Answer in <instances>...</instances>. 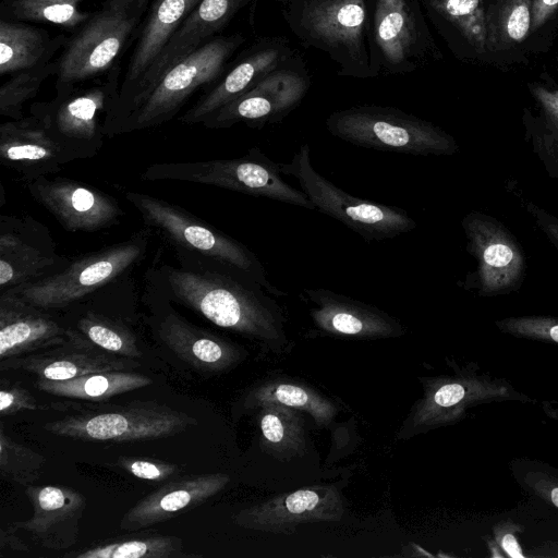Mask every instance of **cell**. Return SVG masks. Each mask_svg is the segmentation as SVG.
Here are the masks:
<instances>
[{
	"instance_id": "cell-1",
	"label": "cell",
	"mask_w": 558,
	"mask_h": 558,
	"mask_svg": "<svg viewBox=\"0 0 558 558\" xmlns=\"http://www.w3.org/2000/svg\"><path fill=\"white\" fill-rule=\"evenodd\" d=\"M171 250L172 259L156 255L145 287L218 327L266 340L281 335L279 307L253 276L218 259Z\"/></svg>"
},
{
	"instance_id": "cell-2",
	"label": "cell",
	"mask_w": 558,
	"mask_h": 558,
	"mask_svg": "<svg viewBox=\"0 0 558 558\" xmlns=\"http://www.w3.org/2000/svg\"><path fill=\"white\" fill-rule=\"evenodd\" d=\"M153 0H105L57 58L56 92L102 75L140 33Z\"/></svg>"
},
{
	"instance_id": "cell-3",
	"label": "cell",
	"mask_w": 558,
	"mask_h": 558,
	"mask_svg": "<svg viewBox=\"0 0 558 558\" xmlns=\"http://www.w3.org/2000/svg\"><path fill=\"white\" fill-rule=\"evenodd\" d=\"M150 238V231L143 229L124 241L71 258L56 274L7 291L44 310H66L100 288L131 275L146 257Z\"/></svg>"
},
{
	"instance_id": "cell-4",
	"label": "cell",
	"mask_w": 558,
	"mask_h": 558,
	"mask_svg": "<svg viewBox=\"0 0 558 558\" xmlns=\"http://www.w3.org/2000/svg\"><path fill=\"white\" fill-rule=\"evenodd\" d=\"M120 77L121 68L116 64L97 83L58 90L50 101L33 104L29 112L74 160L92 158L107 137L106 123L119 96Z\"/></svg>"
},
{
	"instance_id": "cell-5",
	"label": "cell",
	"mask_w": 558,
	"mask_h": 558,
	"mask_svg": "<svg viewBox=\"0 0 558 558\" xmlns=\"http://www.w3.org/2000/svg\"><path fill=\"white\" fill-rule=\"evenodd\" d=\"M125 199L169 246L233 265L253 276L268 293L286 294L268 280L264 265L247 246L181 206L134 191H128Z\"/></svg>"
},
{
	"instance_id": "cell-6",
	"label": "cell",
	"mask_w": 558,
	"mask_h": 558,
	"mask_svg": "<svg viewBox=\"0 0 558 558\" xmlns=\"http://www.w3.org/2000/svg\"><path fill=\"white\" fill-rule=\"evenodd\" d=\"M326 126L333 136L364 148L414 156H448L458 150L456 140L439 126L392 108L337 111Z\"/></svg>"
},
{
	"instance_id": "cell-7",
	"label": "cell",
	"mask_w": 558,
	"mask_h": 558,
	"mask_svg": "<svg viewBox=\"0 0 558 558\" xmlns=\"http://www.w3.org/2000/svg\"><path fill=\"white\" fill-rule=\"evenodd\" d=\"M142 179L213 185L315 209L302 190L284 181L279 163L272 161L257 146L252 147L245 156L234 159L154 163L144 170Z\"/></svg>"
},
{
	"instance_id": "cell-8",
	"label": "cell",
	"mask_w": 558,
	"mask_h": 558,
	"mask_svg": "<svg viewBox=\"0 0 558 558\" xmlns=\"http://www.w3.org/2000/svg\"><path fill=\"white\" fill-rule=\"evenodd\" d=\"M279 167L282 174L296 180L315 209L345 225L367 242L393 239L416 228L404 209L350 195L318 173L312 166L308 144L302 145L290 162H279Z\"/></svg>"
},
{
	"instance_id": "cell-9",
	"label": "cell",
	"mask_w": 558,
	"mask_h": 558,
	"mask_svg": "<svg viewBox=\"0 0 558 558\" xmlns=\"http://www.w3.org/2000/svg\"><path fill=\"white\" fill-rule=\"evenodd\" d=\"M243 38L216 37L172 66L112 136L159 126L175 117L189 98L220 75Z\"/></svg>"
},
{
	"instance_id": "cell-10",
	"label": "cell",
	"mask_w": 558,
	"mask_h": 558,
	"mask_svg": "<svg viewBox=\"0 0 558 558\" xmlns=\"http://www.w3.org/2000/svg\"><path fill=\"white\" fill-rule=\"evenodd\" d=\"M44 424L48 433L85 441H135L175 435L197 424L185 412L156 402H132Z\"/></svg>"
},
{
	"instance_id": "cell-11",
	"label": "cell",
	"mask_w": 558,
	"mask_h": 558,
	"mask_svg": "<svg viewBox=\"0 0 558 558\" xmlns=\"http://www.w3.org/2000/svg\"><path fill=\"white\" fill-rule=\"evenodd\" d=\"M248 1L202 0L172 34L129 100L111 118L106 129L107 137H112V132L119 123L140 105L172 66L214 39V35L220 32Z\"/></svg>"
},
{
	"instance_id": "cell-12",
	"label": "cell",
	"mask_w": 558,
	"mask_h": 558,
	"mask_svg": "<svg viewBox=\"0 0 558 558\" xmlns=\"http://www.w3.org/2000/svg\"><path fill=\"white\" fill-rule=\"evenodd\" d=\"M71 258L60 255L49 229L31 216H0V292L62 269Z\"/></svg>"
},
{
	"instance_id": "cell-13",
	"label": "cell",
	"mask_w": 558,
	"mask_h": 558,
	"mask_svg": "<svg viewBox=\"0 0 558 558\" xmlns=\"http://www.w3.org/2000/svg\"><path fill=\"white\" fill-rule=\"evenodd\" d=\"M462 227L468 251L477 262L478 294L495 296L517 290L524 278L525 257L515 238L482 213H469Z\"/></svg>"
},
{
	"instance_id": "cell-14",
	"label": "cell",
	"mask_w": 558,
	"mask_h": 558,
	"mask_svg": "<svg viewBox=\"0 0 558 558\" xmlns=\"http://www.w3.org/2000/svg\"><path fill=\"white\" fill-rule=\"evenodd\" d=\"M26 185L32 197L69 232H97L120 223L124 216L111 195L73 179L45 175Z\"/></svg>"
},
{
	"instance_id": "cell-15",
	"label": "cell",
	"mask_w": 558,
	"mask_h": 558,
	"mask_svg": "<svg viewBox=\"0 0 558 558\" xmlns=\"http://www.w3.org/2000/svg\"><path fill=\"white\" fill-rule=\"evenodd\" d=\"M306 81L295 72H272L203 121L209 129L245 122L253 128L280 121L304 97Z\"/></svg>"
},
{
	"instance_id": "cell-16",
	"label": "cell",
	"mask_w": 558,
	"mask_h": 558,
	"mask_svg": "<svg viewBox=\"0 0 558 558\" xmlns=\"http://www.w3.org/2000/svg\"><path fill=\"white\" fill-rule=\"evenodd\" d=\"M25 494L32 515L13 523L45 548L61 550L76 544L86 498L78 490L60 485H28Z\"/></svg>"
},
{
	"instance_id": "cell-17",
	"label": "cell",
	"mask_w": 558,
	"mask_h": 558,
	"mask_svg": "<svg viewBox=\"0 0 558 558\" xmlns=\"http://www.w3.org/2000/svg\"><path fill=\"white\" fill-rule=\"evenodd\" d=\"M145 288L147 299L158 310L153 319L155 332L181 360L202 371L225 369L235 361L236 350L232 345L191 324L171 306V302Z\"/></svg>"
},
{
	"instance_id": "cell-18",
	"label": "cell",
	"mask_w": 558,
	"mask_h": 558,
	"mask_svg": "<svg viewBox=\"0 0 558 558\" xmlns=\"http://www.w3.org/2000/svg\"><path fill=\"white\" fill-rule=\"evenodd\" d=\"M73 157L34 116L0 125V162L28 182L61 170Z\"/></svg>"
},
{
	"instance_id": "cell-19",
	"label": "cell",
	"mask_w": 558,
	"mask_h": 558,
	"mask_svg": "<svg viewBox=\"0 0 558 558\" xmlns=\"http://www.w3.org/2000/svg\"><path fill=\"white\" fill-rule=\"evenodd\" d=\"M11 291L0 293V360L40 349L61 347L69 340L68 325Z\"/></svg>"
},
{
	"instance_id": "cell-20",
	"label": "cell",
	"mask_w": 558,
	"mask_h": 558,
	"mask_svg": "<svg viewBox=\"0 0 558 558\" xmlns=\"http://www.w3.org/2000/svg\"><path fill=\"white\" fill-rule=\"evenodd\" d=\"M341 514L339 493L332 487H319L300 489L242 510L235 522L247 529L283 533L300 523L336 521Z\"/></svg>"
},
{
	"instance_id": "cell-21",
	"label": "cell",
	"mask_w": 558,
	"mask_h": 558,
	"mask_svg": "<svg viewBox=\"0 0 558 558\" xmlns=\"http://www.w3.org/2000/svg\"><path fill=\"white\" fill-rule=\"evenodd\" d=\"M533 402L509 380L469 365L464 372L436 388L425 407L429 423L454 422L468 408L493 402Z\"/></svg>"
},
{
	"instance_id": "cell-22",
	"label": "cell",
	"mask_w": 558,
	"mask_h": 558,
	"mask_svg": "<svg viewBox=\"0 0 558 558\" xmlns=\"http://www.w3.org/2000/svg\"><path fill=\"white\" fill-rule=\"evenodd\" d=\"M201 1L153 0L122 76L119 96L109 114L106 129L111 118L132 96L172 34Z\"/></svg>"
},
{
	"instance_id": "cell-23",
	"label": "cell",
	"mask_w": 558,
	"mask_h": 558,
	"mask_svg": "<svg viewBox=\"0 0 558 558\" xmlns=\"http://www.w3.org/2000/svg\"><path fill=\"white\" fill-rule=\"evenodd\" d=\"M229 482L230 477L225 473L190 475L171 481L131 507L120 520V529L135 532L168 521L214 497Z\"/></svg>"
},
{
	"instance_id": "cell-24",
	"label": "cell",
	"mask_w": 558,
	"mask_h": 558,
	"mask_svg": "<svg viewBox=\"0 0 558 558\" xmlns=\"http://www.w3.org/2000/svg\"><path fill=\"white\" fill-rule=\"evenodd\" d=\"M68 328L69 340L62 350L1 361V369H22L37 378L66 380L92 373L126 371L138 365L102 350L96 351L97 348Z\"/></svg>"
},
{
	"instance_id": "cell-25",
	"label": "cell",
	"mask_w": 558,
	"mask_h": 558,
	"mask_svg": "<svg viewBox=\"0 0 558 558\" xmlns=\"http://www.w3.org/2000/svg\"><path fill=\"white\" fill-rule=\"evenodd\" d=\"M315 307L311 315L322 329L347 336H388L399 332L397 322L384 312L327 289H304Z\"/></svg>"
},
{
	"instance_id": "cell-26",
	"label": "cell",
	"mask_w": 558,
	"mask_h": 558,
	"mask_svg": "<svg viewBox=\"0 0 558 558\" xmlns=\"http://www.w3.org/2000/svg\"><path fill=\"white\" fill-rule=\"evenodd\" d=\"M69 37H54L48 31L27 22L0 19V75L48 63L63 49Z\"/></svg>"
},
{
	"instance_id": "cell-27",
	"label": "cell",
	"mask_w": 558,
	"mask_h": 558,
	"mask_svg": "<svg viewBox=\"0 0 558 558\" xmlns=\"http://www.w3.org/2000/svg\"><path fill=\"white\" fill-rule=\"evenodd\" d=\"M279 51L266 49L236 64L218 84L204 93L180 118L189 125L203 123L211 113L229 104L263 80L278 64Z\"/></svg>"
},
{
	"instance_id": "cell-28",
	"label": "cell",
	"mask_w": 558,
	"mask_h": 558,
	"mask_svg": "<svg viewBox=\"0 0 558 558\" xmlns=\"http://www.w3.org/2000/svg\"><path fill=\"white\" fill-rule=\"evenodd\" d=\"M69 308L73 318L66 325L93 347L124 359L142 356L136 335L122 318L97 308L87 298Z\"/></svg>"
},
{
	"instance_id": "cell-29",
	"label": "cell",
	"mask_w": 558,
	"mask_h": 558,
	"mask_svg": "<svg viewBox=\"0 0 558 558\" xmlns=\"http://www.w3.org/2000/svg\"><path fill=\"white\" fill-rule=\"evenodd\" d=\"M365 22L364 0H315L304 13V24L326 44L359 52Z\"/></svg>"
},
{
	"instance_id": "cell-30",
	"label": "cell",
	"mask_w": 558,
	"mask_h": 558,
	"mask_svg": "<svg viewBox=\"0 0 558 558\" xmlns=\"http://www.w3.org/2000/svg\"><path fill=\"white\" fill-rule=\"evenodd\" d=\"M153 380L141 373L109 371L83 375L66 380L37 378L36 387L46 393L84 401H106L150 385Z\"/></svg>"
},
{
	"instance_id": "cell-31",
	"label": "cell",
	"mask_w": 558,
	"mask_h": 558,
	"mask_svg": "<svg viewBox=\"0 0 558 558\" xmlns=\"http://www.w3.org/2000/svg\"><path fill=\"white\" fill-rule=\"evenodd\" d=\"M74 558H184L191 557L183 549L178 536L137 534L125 535L95 543L77 553L65 554Z\"/></svg>"
},
{
	"instance_id": "cell-32",
	"label": "cell",
	"mask_w": 558,
	"mask_h": 558,
	"mask_svg": "<svg viewBox=\"0 0 558 558\" xmlns=\"http://www.w3.org/2000/svg\"><path fill=\"white\" fill-rule=\"evenodd\" d=\"M85 1L88 0H1L0 17L50 23L75 32L92 14L81 10Z\"/></svg>"
},
{
	"instance_id": "cell-33",
	"label": "cell",
	"mask_w": 558,
	"mask_h": 558,
	"mask_svg": "<svg viewBox=\"0 0 558 558\" xmlns=\"http://www.w3.org/2000/svg\"><path fill=\"white\" fill-rule=\"evenodd\" d=\"M487 47L505 50L523 41L531 31V0H498L486 17Z\"/></svg>"
},
{
	"instance_id": "cell-34",
	"label": "cell",
	"mask_w": 558,
	"mask_h": 558,
	"mask_svg": "<svg viewBox=\"0 0 558 558\" xmlns=\"http://www.w3.org/2000/svg\"><path fill=\"white\" fill-rule=\"evenodd\" d=\"M375 29L377 43L387 60L402 62L414 41V28L405 8L399 9L378 0Z\"/></svg>"
},
{
	"instance_id": "cell-35",
	"label": "cell",
	"mask_w": 558,
	"mask_h": 558,
	"mask_svg": "<svg viewBox=\"0 0 558 558\" xmlns=\"http://www.w3.org/2000/svg\"><path fill=\"white\" fill-rule=\"evenodd\" d=\"M57 58L48 63L11 74L0 86V114L11 120L22 119L24 105L36 97L44 82L56 75Z\"/></svg>"
},
{
	"instance_id": "cell-36",
	"label": "cell",
	"mask_w": 558,
	"mask_h": 558,
	"mask_svg": "<svg viewBox=\"0 0 558 558\" xmlns=\"http://www.w3.org/2000/svg\"><path fill=\"white\" fill-rule=\"evenodd\" d=\"M531 93L543 112L541 126L532 134L533 148L547 171L558 177V90L535 85Z\"/></svg>"
},
{
	"instance_id": "cell-37",
	"label": "cell",
	"mask_w": 558,
	"mask_h": 558,
	"mask_svg": "<svg viewBox=\"0 0 558 558\" xmlns=\"http://www.w3.org/2000/svg\"><path fill=\"white\" fill-rule=\"evenodd\" d=\"M511 474L529 497L558 509V468L529 458H515L509 464Z\"/></svg>"
},
{
	"instance_id": "cell-38",
	"label": "cell",
	"mask_w": 558,
	"mask_h": 558,
	"mask_svg": "<svg viewBox=\"0 0 558 558\" xmlns=\"http://www.w3.org/2000/svg\"><path fill=\"white\" fill-rule=\"evenodd\" d=\"M432 4L475 49L483 51L487 47L483 0H432Z\"/></svg>"
},
{
	"instance_id": "cell-39",
	"label": "cell",
	"mask_w": 558,
	"mask_h": 558,
	"mask_svg": "<svg viewBox=\"0 0 558 558\" xmlns=\"http://www.w3.org/2000/svg\"><path fill=\"white\" fill-rule=\"evenodd\" d=\"M46 459L39 452L13 440L0 428V472L22 485H32L40 475Z\"/></svg>"
},
{
	"instance_id": "cell-40",
	"label": "cell",
	"mask_w": 558,
	"mask_h": 558,
	"mask_svg": "<svg viewBox=\"0 0 558 558\" xmlns=\"http://www.w3.org/2000/svg\"><path fill=\"white\" fill-rule=\"evenodd\" d=\"M260 430L266 442L277 451H299L304 445L299 417L281 404H266L260 416Z\"/></svg>"
},
{
	"instance_id": "cell-41",
	"label": "cell",
	"mask_w": 558,
	"mask_h": 558,
	"mask_svg": "<svg viewBox=\"0 0 558 558\" xmlns=\"http://www.w3.org/2000/svg\"><path fill=\"white\" fill-rule=\"evenodd\" d=\"M255 400L264 405L275 403L304 410L317 421L325 423L330 421L335 414V408L329 402L302 387L291 384L263 387L255 393Z\"/></svg>"
},
{
	"instance_id": "cell-42",
	"label": "cell",
	"mask_w": 558,
	"mask_h": 558,
	"mask_svg": "<svg viewBox=\"0 0 558 558\" xmlns=\"http://www.w3.org/2000/svg\"><path fill=\"white\" fill-rule=\"evenodd\" d=\"M495 326L519 339L558 344V317L555 316H512L496 320Z\"/></svg>"
},
{
	"instance_id": "cell-43",
	"label": "cell",
	"mask_w": 558,
	"mask_h": 558,
	"mask_svg": "<svg viewBox=\"0 0 558 558\" xmlns=\"http://www.w3.org/2000/svg\"><path fill=\"white\" fill-rule=\"evenodd\" d=\"M116 464L144 481L160 482L180 473L177 464L150 458L122 457Z\"/></svg>"
},
{
	"instance_id": "cell-44",
	"label": "cell",
	"mask_w": 558,
	"mask_h": 558,
	"mask_svg": "<svg viewBox=\"0 0 558 558\" xmlns=\"http://www.w3.org/2000/svg\"><path fill=\"white\" fill-rule=\"evenodd\" d=\"M38 409L36 399L20 385L2 384L0 389V414L9 416L21 411H34Z\"/></svg>"
},
{
	"instance_id": "cell-45",
	"label": "cell",
	"mask_w": 558,
	"mask_h": 558,
	"mask_svg": "<svg viewBox=\"0 0 558 558\" xmlns=\"http://www.w3.org/2000/svg\"><path fill=\"white\" fill-rule=\"evenodd\" d=\"M526 208L550 242L558 247V219L535 204L529 203Z\"/></svg>"
},
{
	"instance_id": "cell-46",
	"label": "cell",
	"mask_w": 558,
	"mask_h": 558,
	"mask_svg": "<svg viewBox=\"0 0 558 558\" xmlns=\"http://www.w3.org/2000/svg\"><path fill=\"white\" fill-rule=\"evenodd\" d=\"M558 10V0H531V29L543 26Z\"/></svg>"
},
{
	"instance_id": "cell-47",
	"label": "cell",
	"mask_w": 558,
	"mask_h": 558,
	"mask_svg": "<svg viewBox=\"0 0 558 558\" xmlns=\"http://www.w3.org/2000/svg\"><path fill=\"white\" fill-rule=\"evenodd\" d=\"M14 525L8 526V531L4 529L1 530L0 534V543L1 547H3L5 544H8L9 548H12L13 550H28V547L25 543L22 542L17 536L13 534Z\"/></svg>"
},
{
	"instance_id": "cell-48",
	"label": "cell",
	"mask_w": 558,
	"mask_h": 558,
	"mask_svg": "<svg viewBox=\"0 0 558 558\" xmlns=\"http://www.w3.org/2000/svg\"><path fill=\"white\" fill-rule=\"evenodd\" d=\"M384 1H387L389 4H391L396 8H399V9L405 8V3L403 0H384Z\"/></svg>"
}]
</instances>
